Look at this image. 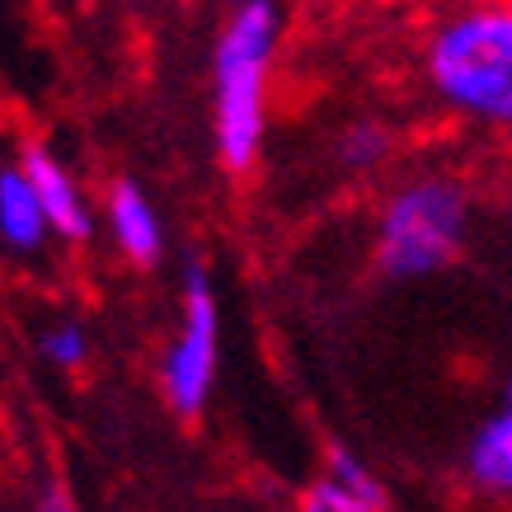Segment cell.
Masks as SVG:
<instances>
[{
	"label": "cell",
	"instance_id": "1",
	"mask_svg": "<svg viewBox=\"0 0 512 512\" xmlns=\"http://www.w3.org/2000/svg\"><path fill=\"white\" fill-rule=\"evenodd\" d=\"M278 57V5L240 0L212 52V137L231 174L259 160L268 132V76Z\"/></svg>",
	"mask_w": 512,
	"mask_h": 512
},
{
	"label": "cell",
	"instance_id": "2",
	"mask_svg": "<svg viewBox=\"0 0 512 512\" xmlns=\"http://www.w3.org/2000/svg\"><path fill=\"white\" fill-rule=\"evenodd\" d=\"M423 71L451 113L512 127V5H470L451 15L433 33Z\"/></svg>",
	"mask_w": 512,
	"mask_h": 512
},
{
	"label": "cell",
	"instance_id": "3",
	"mask_svg": "<svg viewBox=\"0 0 512 512\" xmlns=\"http://www.w3.org/2000/svg\"><path fill=\"white\" fill-rule=\"evenodd\" d=\"M470 193L447 174H423L390 193L376 221V264L390 282H423L461 254Z\"/></svg>",
	"mask_w": 512,
	"mask_h": 512
},
{
	"label": "cell",
	"instance_id": "4",
	"mask_svg": "<svg viewBox=\"0 0 512 512\" xmlns=\"http://www.w3.org/2000/svg\"><path fill=\"white\" fill-rule=\"evenodd\" d=\"M217 348H221V315H217V292L207 268L193 264L184 278V320L174 334L160 381H165V400L179 419H198L212 386H217Z\"/></svg>",
	"mask_w": 512,
	"mask_h": 512
},
{
	"label": "cell",
	"instance_id": "5",
	"mask_svg": "<svg viewBox=\"0 0 512 512\" xmlns=\"http://www.w3.org/2000/svg\"><path fill=\"white\" fill-rule=\"evenodd\" d=\"M461 461H466V480L475 494L512 503V376L498 390L494 409L475 423Z\"/></svg>",
	"mask_w": 512,
	"mask_h": 512
},
{
	"label": "cell",
	"instance_id": "6",
	"mask_svg": "<svg viewBox=\"0 0 512 512\" xmlns=\"http://www.w3.org/2000/svg\"><path fill=\"white\" fill-rule=\"evenodd\" d=\"M19 170L29 174V184L38 188V202H43L52 235H62V240H90L94 221H90V207H85V193H80L71 170L47 151L43 141H29V146H24Z\"/></svg>",
	"mask_w": 512,
	"mask_h": 512
},
{
	"label": "cell",
	"instance_id": "7",
	"mask_svg": "<svg viewBox=\"0 0 512 512\" xmlns=\"http://www.w3.org/2000/svg\"><path fill=\"white\" fill-rule=\"evenodd\" d=\"M301 508L311 512H381L390 508L386 484L376 480L367 461L348 447H329V461L320 470V480L306 489Z\"/></svg>",
	"mask_w": 512,
	"mask_h": 512
},
{
	"label": "cell",
	"instance_id": "8",
	"mask_svg": "<svg viewBox=\"0 0 512 512\" xmlns=\"http://www.w3.org/2000/svg\"><path fill=\"white\" fill-rule=\"evenodd\" d=\"M109 226H113L118 249H123L132 264H141V268L160 264V249H165V226H160L156 202L146 198L132 179H118V184L109 188Z\"/></svg>",
	"mask_w": 512,
	"mask_h": 512
},
{
	"label": "cell",
	"instance_id": "9",
	"mask_svg": "<svg viewBox=\"0 0 512 512\" xmlns=\"http://www.w3.org/2000/svg\"><path fill=\"white\" fill-rule=\"evenodd\" d=\"M47 212L38 202V188L29 184V174L0 170V240L10 249H38L47 240Z\"/></svg>",
	"mask_w": 512,
	"mask_h": 512
},
{
	"label": "cell",
	"instance_id": "10",
	"mask_svg": "<svg viewBox=\"0 0 512 512\" xmlns=\"http://www.w3.org/2000/svg\"><path fill=\"white\" fill-rule=\"evenodd\" d=\"M390 156V132L376 123H357L343 132L339 141V160L348 165V170H376L381 160Z\"/></svg>",
	"mask_w": 512,
	"mask_h": 512
},
{
	"label": "cell",
	"instance_id": "11",
	"mask_svg": "<svg viewBox=\"0 0 512 512\" xmlns=\"http://www.w3.org/2000/svg\"><path fill=\"white\" fill-rule=\"evenodd\" d=\"M38 348H43V357L52 362V367H66V372H76L80 362H85V353H90V339H85V329L80 325H52L43 329V339H38Z\"/></svg>",
	"mask_w": 512,
	"mask_h": 512
}]
</instances>
